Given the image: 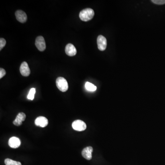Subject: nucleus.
I'll list each match as a JSON object with an SVG mask.
<instances>
[{"label": "nucleus", "mask_w": 165, "mask_h": 165, "mask_svg": "<svg viewBox=\"0 0 165 165\" xmlns=\"http://www.w3.org/2000/svg\"><path fill=\"white\" fill-rule=\"evenodd\" d=\"M94 15L95 12L93 9L91 8H86L81 11L79 16L82 21L87 22L92 19Z\"/></svg>", "instance_id": "obj_1"}, {"label": "nucleus", "mask_w": 165, "mask_h": 165, "mask_svg": "<svg viewBox=\"0 0 165 165\" xmlns=\"http://www.w3.org/2000/svg\"><path fill=\"white\" fill-rule=\"evenodd\" d=\"M56 85L57 88L61 92H66L69 88V84L66 79L58 77L56 80Z\"/></svg>", "instance_id": "obj_2"}, {"label": "nucleus", "mask_w": 165, "mask_h": 165, "mask_svg": "<svg viewBox=\"0 0 165 165\" xmlns=\"http://www.w3.org/2000/svg\"><path fill=\"white\" fill-rule=\"evenodd\" d=\"M72 127L77 131H83L86 129L87 126L84 121L81 120L74 121L72 124Z\"/></svg>", "instance_id": "obj_3"}, {"label": "nucleus", "mask_w": 165, "mask_h": 165, "mask_svg": "<svg viewBox=\"0 0 165 165\" xmlns=\"http://www.w3.org/2000/svg\"><path fill=\"white\" fill-rule=\"evenodd\" d=\"M35 45L37 49L41 52H43L46 48L45 41L43 36H39L36 38L35 40Z\"/></svg>", "instance_id": "obj_4"}, {"label": "nucleus", "mask_w": 165, "mask_h": 165, "mask_svg": "<svg viewBox=\"0 0 165 165\" xmlns=\"http://www.w3.org/2000/svg\"><path fill=\"white\" fill-rule=\"evenodd\" d=\"M98 47L100 51H105L107 46V40L103 35H100L97 39Z\"/></svg>", "instance_id": "obj_5"}, {"label": "nucleus", "mask_w": 165, "mask_h": 165, "mask_svg": "<svg viewBox=\"0 0 165 165\" xmlns=\"http://www.w3.org/2000/svg\"><path fill=\"white\" fill-rule=\"evenodd\" d=\"M34 124L37 126L45 128L47 126L48 124V120L46 117L41 116L37 117L34 121Z\"/></svg>", "instance_id": "obj_6"}, {"label": "nucleus", "mask_w": 165, "mask_h": 165, "mask_svg": "<svg viewBox=\"0 0 165 165\" xmlns=\"http://www.w3.org/2000/svg\"><path fill=\"white\" fill-rule=\"evenodd\" d=\"M20 72L22 76L25 77H28L30 74V70L26 61H24L21 64L20 67Z\"/></svg>", "instance_id": "obj_7"}, {"label": "nucleus", "mask_w": 165, "mask_h": 165, "mask_svg": "<svg viewBox=\"0 0 165 165\" xmlns=\"http://www.w3.org/2000/svg\"><path fill=\"white\" fill-rule=\"evenodd\" d=\"M15 16L16 19L21 23H25L27 20V16L24 11L18 10L16 12Z\"/></svg>", "instance_id": "obj_8"}, {"label": "nucleus", "mask_w": 165, "mask_h": 165, "mask_svg": "<svg viewBox=\"0 0 165 165\" xmlns=\"http://www.w3.org/2000/svg\"><path fill=\"white\" fill-rule=\"evenodd\" d=\"M21 141L19 138L13 137H11L8 141V144L11 148L16 149L18 148L21 145Z\"/></svg>", "instance_id": "obj_9"}, {"label": "nucleus", "mask_w": 165, "mask_h": 165, "mask_svg": "<svg viewBox=\"0 0 165 165\" xmlns=\"http://www.w3.org/2000/svg\"><path fill=\"white\" fill-rule=\"evenodd\" d=\"M93 148L91 146H88L83 149L82 151V155L83 157L87 160H90L92 158V153Z\"/></svg>", "instance_id": "obj_10"}, {"label": "nucleus", "mask_w": 165, "mask_h": 165, "mask_svg": "<svg viewBox=\"0 0 165 165\" xmlns=\"http://www.w3.org/2000/svg\"><path fill=\"white\" fill-rule=\"evenodd\" d=\"M26 118V114L24 112H20L18 114L13 124L17 126H20L22 124L23 122L25 121Z\"/></svg>", "instance_id": "obj_11"}, {"label": "nucleus", "mask_w": 165, "mask_h": 165, "mask_svg": "<svg viewBox=\"0 0 165 165\" xmlns=\"http://www.w3.org/2000/svg\"><path fill=\"white\" fill-rule=\"evenodd\" d=\"M66 54L70 57H73L77 54V50L75 46L72 44H68L65 47Z\"/></svg>", "instance_id": "obj_12"}, {"label": "nucleus", "mask_w": 165, "mask_h": 165, "mask_svg": "<svg viewBox=\"0 0 165 165\" xmlns=\"http://www.w3.org/2000/svg\"><path fill=\"white\" fill-rule=\"evenodd\" d=\"M85 87L86 89L88 91H91V92H94V91H96L97 89L96 86L93 84H91V83L88 82L86 83L85 85Z\"/></svg>", "instance_id": "obj_13"}, {"label": "nucleus", "mask_w": 165, "mask_h": 165, "mask_svg": "<svg viewBox=\"0 0 165 165\" xmlns=\"http://www.w3.org/2000/svg\"><path fill=\"white\" fill-rule=\"evenodd\" d=\"M5 164L6 165H22L20 162L14 161L9 158L5 160Z\"/></svg>", "instance_id": "obj_14"}, {"label": "nucleus", "mask_w": 165, "mask_h": 165, "mask_svg": "<svg viewBox=\"0 0 165 165\" xmlns=\"http://www.w3.org/2000/svg\"><path fill=\"white\" fill-rule=\"evenodd\" d=\"M35 92H36V90H35V88H31L27 96L28 99L31 100H33V99H34Z\"/></svg>", "instance_id": "obj_15"}, {"label": "nucleus", "mask_w": 165, "mask_h": 165, "mask_svg": "<svg viewBox=\"0 0 165 165\" xmlns=\"http://www.w3.org/2000/svg\"><path fill=\"white\" fill-rule=\"evenodd\" d=\"M6 44V41L4 38H1L0 39V51L3 48Z\"/></svg>", "instance_id": "obj_16"}, {"label": "nucleus", "mask_w": 165, "mask_h": 165, "mask_svg": "<svg viewBox=\"0 0 165 165\" xmlns=\"http://www.w3.org/2000/svg\"><path fill=\"white\" fill-rule=\"evenodd\" d=\"M151 2L157 5H164L165 4V0H152Z\"/></svg>", "instance_id": "obj_17"}, {"label": "nucleus", "mask_w": 165, "mask_h": 165, "mask_svg": "<svg viewBox=\"0 0 165 165\" xmlns=\"http://www.w3.org/2000/svg\"><path fill=\"white\" fill-rule=\"evenodd\" d=\"M6 74V71L2 68L0 69V79H2V78L4 77Z\"/></svg>", "instance_id": "obj_18"}]
</instances>
